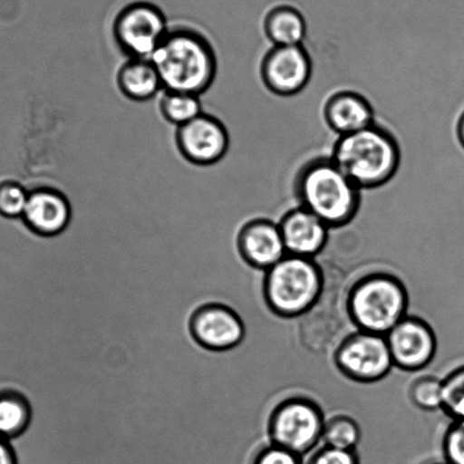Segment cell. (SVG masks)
<instances>
[{"label":"cell","instance_id":"6da1fadb","mask_svg":"<svg viewBox=\"0 0 464 464\" xmlns=\"http://www.w3.org/2000/svg\"><path fill=\"white\" fill-rule=\"evenodd\" d=\"M362 191L331 156L305 161L293 182L297 204L330 228L344 227L357 218L362 207Z\"/></svg>","mask_w":464,"mask_h":464},{"label":"cell","instance_id":"7a4b0ae2","mask_svg":"<svg viewBox=\"0 0 464 464\" xmlns=\"http://www.w3.org/2000/svg\"><path fill=\"white\" fill-rule=\"evenodd\" d=\"M331 159L362 190L384 187L400 169L398 139L384 126L373 123L358 132L337 138Z\"/></svg>","mask_w":464,"mask_h":464},{"label":"cell","instance_id":"3957f363","mask_svg":"<svg viewBox=\"0 0 464 464\" xmlns=\"http://www.w3.org/2000/svg\"><path fill=\"white\" fill-rule=\"evenodd\" d=\"M166 92L204 93L218 73L214 48L197 31L178 29L169 33L150 58Z\"/></svg>","mask_w":464,"mask_h":464},{"label":"cell","instance_id":"277c9868","mask_svg":"<svg viewBox=\"0 0 464 464\" xmlns=\"http://www.w3.org/2000/svg\"><path fill=\"white\" fill-rule=\"evenodd\" d=\"M409 293L395 275H363L349 287L346 312L357 331L386 335L408 316Z\"/></svg>","mask_w":464,"mask_h":464},{"label":"cell","instance_id":"5b68a950","mask_svg":"<svg viewBox=\"0 0 464 464\" xmlns=\"http://www.w3.org/2000/svg\"><path fill=\"white\" fill-rule=\"evenodd\" d=\"M325 270L316 259L286 255L263 277L266 306L275 316L300 318L312 309L322 295Z\"/></svg>","mask_w":464,"mask_h":464},{"label":"cell","instance_id":"8992f818","mask_svg":"<svg viewBox=\"0 0 464 464\" xmlns=\"http://www.w3.org/2000/svg\"><path fill=\"white\" fill-rule=\"evenodd\" d=\"M348 290L344 291V278L341 273L325 270L321 296L313 308L299 318V340L309 353H334L341 342L350 334L345 332L346 321L350 322L346 312Z\"/></svg>","mask_w":464,"mask_h":464},{"label":"cell","instance_id":"52a82bcc","mask_svg":"<svg viewBox=\"0 0 464 464\" xmlns=\"http://www.w3.org/2000/svg\"><path fill=\"white\" fill-rule=\"evenodd\" d=\"M325 422V413L316 401L304 395L288 396L269 414V443L304 458L323 440Z\"/></svg>","mask_w":464,"mask_h":464},{"label":"cell","instance_id":"ba28073f","mask_svg":"<svg viewBox=\"0 0 464 464\" xmlns=\"http://www.w3.org/2000/svg\"><path fill=\"white\" fill-rule=\"evenodd\" d=\"M333 359L342 375L359 384L381 382L394 368L386 337L362 331L350 333Z\"/></svg>","mask_w":464,"mask_h":464},{"label":"cell","instance_id":"9c48e42d","mask_svg":"<svg viewBox=\"0 0 464 464\" xmlns=\"http://www.w3.org/2000/svg\"><path fill=\"white\" fill-rule=\"evenodd\" d=\"M168 22L159 7L134 3L117 15L114 37L121 51L130 58L150 60L168 35Z\"/></svg>","mask_w":464,"mask_h":464},{"label":"cell","instance_id":"30bf717a","mask_svg":"<svg viewBox=\"0 0 464 464\" xmlns=\"http://www.w3.org/2000/svg\"><path fill=\"white\" fill-rule=\"evenodd\" d=\"M261 81L269 92L292 97L304 92L313 76V60L301 46H273L260 64Z\"/></svg>","mask_w":464,"mask_h":464},{"label":"cell","instance_id":"8fae6325","mask_svg":"<svg viewBox=\"0 0 464 464\" xmlns=\"http://www.w3.org/2000/svg\"><path fill=\"white\" fill-rule=\"evenodd\" d=\"M190 332L198 344L211 351L236 349L247 335L241 314L232 306L218 302L195 310L190 318Z\"/></svg>","mask_w":464,"mask_h":464},{"label":"cell","instance_id":"7c38bea8","mask_svg":"<svg viewBox=\"0 0 464 464\" xmlns=\"http://www.w3.org/2000/svg\"><path fill=\"white\" fill-rule=\"evenodd\" d=\"M394 367L407 372L430 366L437 353V337L430 324L417 316L404 317L385 335Z\"/></svg>","mask_w":464,"mask_h":464},{"label":"cell","instance_id":"4fadbf2b","mask_svg":"<svg viewBox=\"0 0 464 464\" xmlns=\"http://www.w3.org/2000/svg\"><path fill=\"white\" fill-rule=\"evenodd\" d=\"M177 144L179 152L191 164H218L227 155L229 135L227 126L216 117L201 114L179 126Z\"/></svg>","mask_w":464,"mask_h":464},{"label":"cell","instance_id":"5bb4252c","mask_svg":"<svg viewBox=\"0 0 464 464\" xmlns=\"http://www.w3.org/2000/svg\"><path fill=\"white\" fill-rule=\"evenodd\" d=\"M236 246L247 267L264 273L287 255L278 223L268 218H255L243 225Z\"/></svg>","mask_w":464,"mask_h":464},{"label":"cell","instance_id":"9a60e30c","mask_svg":"<svg viewBox=\"0 0 464 464\" xmlns=\"http://www.w3.org/2000/svg\"><path fill=\"white\" fill-rule=\"evenodd\" d=\"M22 219L30 233L39 237H60L70 227V201L61 191L53 188H39L29 193Z\"/></svg>","mask_w":464,"mask_h":464},{"label":"cell","instance_id":"2e32d148","mask_svg":"<svg viewBox=\"0 0 464 464\" xmlns=\"http://www.w3.org/2000/svg\"><path fill=\"white\" fill-rule=\"evenodd\" d=\"M287 255L316 259L325 249L330 227L310 211L297 206L278 222Z\"/></svg>","mask_w":464,"mask_h":464},{"label":"cell","instance_id":"e0dca14e","mask_svg":"<svg viewBox=\"0 0 464 464\" xmlns=\"http://www.w3.org/2000/svg\"><path fill=\"white\" fill-rule=\"evenodd\" d=\"M323 114L328 128L339 137L358 132L376 123L372 103L362 93L353 90H342L328 97Z\"/></svg>","mask_w":464,"mask_h":464},{"label":"cell","instance_id":"ac0fdd59","mask_svg":"<svg viewBox=\"0 0 464 464\" xmlns=\"http://www.w3.org/2000/svg\"><path fill=\"white\" fill-rule=\"evenodd\" d=\"M117 84L125 97L134 102H147L163 88L159 71L151 60L130 58L121 67Z\"/></svg>","mask_w":464,"mask_h":464},{"label":"cell","instance_id":"d6986e66","mask_svg":"<svg viewBox=\"0 0 464 464\" xmlns=\"http://www.w3.org/2000/svg\"><path fill=\"white\" fill-rule=\"evenodd\" d=\"M264 31L273 46H301L306 35L304 16L291 5H278L265 16Z\"/></svg>","mask_w":464,"mask_h":464},{"label":"cell","instance_id":"ffe728a7","mask_svg":"<svg viewBox=\"0 0 464 464\" xmlns=\"http://www.w3.org/2000/svg\"><path fill=\"white\" fill-rule=\"evenodd\" d=\"M33 416L29 400L14 389H0V436L8 440L28 430Z\"/></svg>","mask_w":464,"mask_h":464},{"label":"cell","instance_id":"44dd1931","mask_svg":"<svg viewBox=\"0 0 464 464\" xmlns=\"http://www.w3.org/2000/svg\"><path fill=\"white\" fill-rule=\"evenodd\" d=\"M360 440H362V430L354 418L348 414H336L326 419L323 432V441L326 446L355 450Z\"/></svg>","mask_w":464,"mask_h":464},{"label":"cell","instance_id":"7402d4cb","mask_svg":"<svg viewBox=\"0 0 464 464\" xmlns=\"http://www.w3.org/2000/svg\"><path fill=\"white\" fill-rule=\"evenodd\" d=\"M161 114L170 123L182 126L202 114L199 96L196 94L166 92L160 102Z\"/></svg>","mask_w":464,"mask_h":464},{"label":"cell","instance_id":"603a6c76","mask_svg":"<svg viewBox=\"0 0 464 464\" xmlns=\"http://www.w3.org/2000/svg\"><path fill=\"white\" fill-rule=\"evenodd\" d=\"M411 402L422 411L432 412L443 407V380L436 376H421L410 386Z\"/></svg>","mask_w":464,"mask_h":464},{"label":"cell","instance_id":"cb8c5ba5","mask_svg":"<svg viewBox=\"0 0 464 464\" xmlns=\"http://www.w3.org/2000/svg\"><path fill=\"white\" fill-rule=\"evenodd\" d=\"M444 413L452 419H464V366L454 369L443 380Z\"/></svg>","mask_w":464,"mask_h":464},{"label":"cell","instance_id":"d4e9b609","mask_svg":"<svg viewBox=\"0 0 464 464\" xmlns=\"http://www.w3.org/2000/svg\"><path fill=\"white\" fill-rule=\"evenodd\" d=\"M28 199L29 192L21 184L12 181L0 183V215L3 218H22Z\"/></svg>","mask_w":464,"mask_h":464},{"label":"cell","instance_id":"484cf974","mask_svg":"<svg viewBox=\"0 0 464 464\" xmlns=\"http://www.w3.org/2000/svg\"><path fill=\"white\" fill-rule=\"evenodd\" d=\"M443 455L448 464H464V419L452 420L443 437Z\"/></svg>","mask_w":464,"mask_h":464},{"label":"cell","instance_id":"4316f807","mask_svg":"<svg viewBox=\"0 0 464 464\" xmlns=\"http://www.w3.org/2000/svg\"><path fill=\"white\" fill-rule=\"evenodd\" d=\"M250 464H304V458L290 450L269 443L256 450Z\"/></svg>","mask_w":464,"mask_h":464},{"label":"cell","instance_id":"83f0119b","mask_svg":"<svg viewBox=\"0 0 464 464\" xmlns=\"http://www.w3.org/2000/svg\"><path fill=\"white\" fill-rule=\"evenodd\" d=\"M306 464H360L357 450H340L324 445L310 457Z\"/></svg>","mask_w":464,"mask_h":464},{"label":"cell","instance_id":"f1b7e54d","mask_svg":"<svg viewBox=\"0 0 464 464\" xmlns=\"http://www.w3.org/2000/svg\"><path fill=\"white\" fill-rule=\"evenodd\" d=\"M0 464H19V459L11 440L0 436Z\"/></svg>","mask_w":464,"mask_h":464},{"label":"cell","instance_id":"f546056e","mask_svg":"<svg viewBox=\"0 0 464 464\" xmlns=\"http://www.w3.org/2000/svg\"><path fill=\"white\" fill-rule=\"evenodd\" d=\"M457 137L459 144L464 149V111L462 114L459 115L458 123H457Z\"/></svg>","mask_w":464,"mask_h":464},{"label":"cell","instance_id":"4dcf8cb0","mask_svg":"<svg viewBox=\"0 0 464 464\" xmlns=\"http://www.w3.org/2000/svg\"><path fill=\"white\" fill-rule=\"evenodd\" d=\"M432 464H448V463L444 462V463H432Z\"/></svg>","mask_w":464,"mask_h":464}]
</instances>
